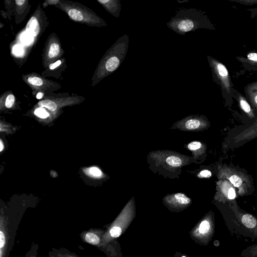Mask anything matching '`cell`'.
I'll return each instance as SVG.
<instances>
[{
  "mask_svg": "<svg viewBox=\"0 0 257 257\" xmlns=\"http://www.w3.org/2000/svg\"><path fill=\"white\" fill-rule=\"evenodd\" d=\"M194 160L193 157L169 151L152 152L148 156V162L152 170L170 177L171 175H174L175 172L179 174L183 167Z\"/></svg>",
  "mask_w": 257,
  "mask_h": 257,
  "instance_id": "obj_1",
  "label": "cell"
},
{
  "mask_svg": "<svg viewBox=\"0 0 257 257\" xmlns=\"http://www.w3.org/2000/svg\"><path fill=\"white\" fill-rule=\"evenodd\" d=\"M202 18L199 11L194 8H181L167 23V26L176 33L185 35L187 32L202 27Z\"/></svg>",
  "mask_w": 257,
  "mask_h": 257,
  "instance_id": "obj_2",
  "label": "cell"
},
{
  "mask_svg": "<svg viewBox=\"0 0 257 257\" xmlns=\"http://www.w3.org/2000/svg\"><path fill=\"white\" fill-rule=\"evenodd\" d=\"M217 170L218 179L227 180L237 189V193L239 195H244L248 193L251 183L246 174L226 164L219 165Z\"/></svg>",
  "mask_w": 257,
  "mask_h": 257,
  "instance_id": "obj_3",
  "label": "cell"
},
{
  "mask_svg": "<svg viewBox=\"0 0 257 257\" xmlns=\"http://www.w3.org/2000/svg\"><path fill=\"white\" fill-rule=\"evenodd\" d=\"M209 122L202 116L190 115L174 123L171 128L183 131L199 132L209 127Z\"/></svg>",
  "mask_w": 257,
  "mask_h": 257,
  "instance_id": "obj_4",
  "label": "cell"
},
{
  "mask_svg": "<svg viewBox=\"0 0 257 257\" xmlns=\"http://www.w3.org/2000/svg\"><path fill=\"white\" fill-rule=\"evenodd\" d=\"M215 198L219 200H232L236 197L235 187L225 179H219L216 182Z\"/></svg>",
  "mask_w": 257,
  "mask_h": 257,
  "instance_id": "obj_5",
  "label": "cell"
},
{
  "mask_svg": "<svg viewBox=\"0 0 257 257\" xmlns=\"http://www.w3.org/2000/svg\"><path fill=\"white\" fill-rule=\"evenodd\" d=\"M100 233L99 230L91 228L88 230L82 231L80 236L83 242L94 246H98L101 242Z\"/></svg>",
  "mask_w": 257,
  "mask_h": 257,
  "instance_id": "obj_6",
  "label": "cell"
},
{
  "mask_svg": "<svg viewBox=\"0 0 257 257\" xmlns=\"http://www.w3.org/2000/svg\"><path fill=\"white\" fill-rule=\"evenodd\" d=\"M164 199L168 203L180 206H186L191 202V199L182 193H176L167 195Z\"/></svg>",
  "mask_w": 257,
  "mask_h": 257,
  "instance_id": "obj_7",
  "label": "cell"
},
{
  "mask_svg": "<svg viewBox=\"0 0 257 257\" xmlns=\"http://www.w3.org/2000/svg\"><path fill=\"white\" fill-rule=\"evenodd\" d=\"M187 148L192 153L195 160L200 159L206 153V147L199 141H192L187 145Z\"/></svg>",
  "mask_w": 257,
  "mask_h": 257,
  "instance_id": "obj_8",
  "label": "cell"
},
{
  "mask_svg": "<svg viewBox=\"0 0 257 257\" xmlns=\"http://www.w3.org/2000/svg\"><path fill=\"white\" fill-rule=\"evenodd\" d=\"M103 5L105 6L106 8L110 12V13L113 14L115 17H119L120 11L121 10V4L120 1L107 0L106 3Z\"/></svg>",
  "mask_w": 257,
  "mask_h": 257,
  "instance_id": "obj_9",
  "label": "cell"
},
{
  "mask_svg": "<svg viewBox=\"0 0 257 257\" xmlns=\"http://www.w3.org/2000/svg\"><path fill=\"white\" fill-rule=\"evenodd\" d=\"M26 31L33 37L36 36L39 33V24L35 17H32L28 21L26 26Z\"/></svg>",
  "mask_w": 257,
  "mask_h": 257,
  "instance_id": "obj_10",
  "label": "cell"
},
{
  "mask_svg": "<svg viewBox=\"0 0 257 257\" xmlns=\"http://www.w3.org/2000/svg\"><path fill=\"white\" fill-rule=\"evenodd\" d=\"M241 221L243 225L249 228L254 227L256 224L255 218L248 214H245L242 217Z\"/></svg>",
  "mask_w": 257,
  "mask_h": 257,
  "instance_id": "obj_11",
  "label": "cell"
},
{
  "mask_svg": "<svg viewBox=\"0 0 257 257\" xmlns=\"http://www.w3.org/2000/svg\"><path fill=\"white\" fill-rule=\"evenodd\" d=\"M52 251L59 257H80L74 253L71 252L65 248L54 249Z\"/></svg>",
  "mask_w": 257,
  "mask_h": 257,
  "instance_id": "obj_12",
  "label": "cell"
},
{
  "mask_svg": "<svg viewBox=\"0 0 257 257\" xmlns=\"http://www.w3.org/2000/svg\"><path fill=\"white\" fill-rule=\"evenodd\" d=\"M68 14L72 20L75 21L79 22L83 19V15L82 13L75 9L69 10Z\"/></svg>",
  "mask_w": 257,
  "mask_h": 257,
  "instance_id": "obj_13",
  "label": "cell"
},
{
  "mask_svg": "<svg viewBox=\"0 0 257 257\" xmlns=\"http://www.w3.org/2000/svg\"><path fill=\"white\" fill-rule=\"evenodd\" d=\"M20 39L24 45H30L33 42L34 37L26 31L21 34Z\"/></svg>",
  "mask_w": 257,
  "mask_h": 257,
  "instance_id": "obj_14",
  "label": "cell"
},
{
  "mask_svg": "<svg viewBox=\"0 0 257 257\" xmlns=\"http://www.w3.org/2000/svg\"><path fill=\"white\" fill-rule=\"evenodd\" d=\"M39 105L41 108L46 107L51 111H54L57 109L56 104L50 100H44L39 102Z\"/></svg>",
  "mask_w": 257,
  "mask_h": 257,
  "instance_id": "obj_15",
  "label": "cell"
},
{
  "mask_svg": "<svg viewBox=\"0 0 257 257\" xmlns=\"http://www.w3.org/2000/svg\"><path fill=\"white\" fill-rule=\"evenodd\" d=\"M239 103L241 109L248 115V117L253 118L254 114L251 112L250 106L247 101L244 99H240Z\"/></svg>",
  "mask_w": 257,
  "mask_h": 257,
  "instance_id": "obj_16",
  "label": "cell"
},
{
  "mask_svg": "<svg viewBox=\"0 0 257 257\" xmlns=\"http://www.w3.org/2000/svg\"><path fill=\"white\" fill-rule=\"evenodd\" d=\"M60 52V47L57 43H52L51 44L48 52V56L50 58H52L57 56Z\"/></svg>",
  "mask_w": 257,
  "mask_h": 257,
  "instance_id": "obj_17",
  "label": "cell"
},
{
  "mask_svg": "<svg viewBox=\"0 0 257 257\" xmlns=\"http://www.w3.org/2000/svg\"><path fill=\"white\" fill-rule=\"evenodd\" d=\"M28 82L34 86H40L43 83V80L39 77L36 76H31L28 77Z\"/></svg>",
  "mask_w": 257,
  "mask_h": 257,
  "instance_id": "obj_18",
  "label": "cell"
},
{
  "mask_svg": "<svg viewBox=\"0 0 257 257\" xmlns=\"http://www.w3.org/2000/svg\"><path fill=\"white\" fill-rule=\"evenodd\" d=\"M122 230L119 226H114L111 228L109 231V234L110 237L116 238L120 236Z\"/></svg>",
  "mask_w": 257,
  "mask_h": 257,
  "instance_id": "obj_19",
  "label": "cell"
},
{
  "mask_svg": "<svg viewBox=\"0 0 257 257\" xmlns=\"http://www.w3.org/2000/svg\"><path fill=\"white\" fill-rule=\"evenodd\" d=\"M210 228L209 222L207 220L203 221L199 226V231L202 234H204L208 231Z\"/></svg>",
  "mask_w": 257,
  "mask_h": 257,
  "instance_id": "obj_20",
  "label": "cell"
},
{
  "mask_svg": "<svg viewBox=\"0 0 257 257\" xmlns=\"http://www.w3.org/2000/svg\"><path fill=\"white\" fill-rule=\"evenodd\" d=\"M217 69L220 76L222 77H226L228 75V71L225 67L221 63L217 65Z\"/></svg>",
  "mask_w": 257,
  "mask_h": 257,
  "instance_id": "obj_21",
  "label": "cell"
},
{
  "mask_svg": "<svg viewBox=\"0 0 257 257\" xmlns=\"http://www.w3.org/2000/svg\"><path fill=\"white\" fill-rule=\"evenodd\" d=\"M34 113L36 115L42 118H46L49 115L46 110L43 108H38L36 109L34 111Z\"/></svg>",
  "mask_w": 257,
  "mask_h": 257,
  "instance_id": "obj_22",
  "label": "cell"
},
{
  "mask_svg": "<svg viewBox=\"0 0 257 257\" xmlns=\"http://www.w3.org/2000/svg\"><path fill=\"white\" fill-rule=\"evenodd\" d=\"M24 50L22 46L17 44L13 48V53L16 56H20L24 54Z\"/></svg>",
  "mask_w": 257,
  "mask_h": 257,
  "instance_id": "obj_23",
  "label": "cell"
},
{
  "mask_svg": "<svg viewBox=\"0 0 257 257\" xmlns=\"http://www.w3.org/2000/svg\"><path fill=\"white\" fill-rule=\"evenodd\" d=\"M38 244H34L32 246L30 250L27 252L25 257H37Z\"/></svg>",
  "mask_w": 257,
  "mask_h": 257,
  "instance_id": "obj_24",
  "label": "cell"
},
{
  "mask_svg": "<svg viewBox=\"0 0 257 257\" xmlns=\"http://www.w3.org/2000/svg\"><path fill=\"white\" fill-rule=\"evenodd\" d=\"M211 176V172L207 169L201 170L197 174V177L199 178H209Z\"/></svg>",
  "mask_w": 257,
  "mask_h": 257,
  "instance_id": "obj_25",
  "label": "cell"
},
{
  "mask_svg": "<svg viewBox=\"0 0 257 257\" xmlns=\"http://www.w3.org/2000/svg\"><path fill=\"white\" fill-rule=\"evenodd\" d=\"M15 102V96L13 94H9L6 98V106L7 108H11Z\"/></svg>",
  "mask_w": 257,
  "mask_h": 257,
  "instance_id": "obj_26",
  "label": "cell"
},
{
  "mask_svg": "<svg viewBox=\"0 0 257 257\" xmlns=\"http://www.w3.org/2000/svg\"><path fill=\"white\" fill-rule=\"evenodd\" d=\"M90 173L93 176L99 177L101 175V171L96 167H91L89 169Z\"/></svg>",
  "mask_w": 257,
  "mask_h": 257,
  "instance_id": "obj_27",
  "label": "cell"
},
{
  "mask_svg": "<svg viewBox=\"0 0 257 257\" xmlns=\"http://www.w3.org/2000/svg\"><path fill=\"white\" fill-rule=\"evenodd\" d=\"M247 58L249 60L257 62V53H250L247 55Z\"/></svg>",
  "mask_w": 257,
  "mask_h": 257,
  "instance_id": "obj_28",
  "label": "cell"
},
{
  "mask_svg": "<svg viewBox=\"0 0 257 257\" xmlns=\"http://www.w3.org/2000/svg\"><path fill=\"white\" fill-rule=\"evenodd\" d=\"M61 63V61L60 60H58L56 62L54 63L53 64H52L50 66L49 68L50 69H54L56 67L59 66Z\"/></svg>",
  "mask_w": 257,
  "mask_h": 257,
  "instance_id": "obj_29",
  "label": "cell"
},
{
  "mask_svg": "<svg viewBox=\"0 0 257 257\" xmlns=\"http://www.w3.org/2000/svg\"><path fill=\"white\" fill-rule=\"evenodd\" d=\"M15 2L17 4V5L22 6L25 2V0H16V1H15Z\"/></svg>",
  "mask_w": 257,
  "mask_h": 257,
  "instance_id": "obj_30",
  "label": "cell"
},
{
  "mask_svg": "<svg viewBox=\"0 0 257 257\" xmlns=\"http://www.w3.org/2000/svg\"><path fill=\"white\" fill-rule=\"evenodd\" d=\"M43 96V94L42 92H39L37 94L36 97L37 99H40L42 98Z\"/></svg>",
  "mask_w": 257,
  "mask_h": 257,
  "instance_id": "obj_31",
  "label": "cell"
},
{
  "mask_svg": "<svg viewBox=\"0 0 257 257\" xmlns=\"http://www.w3.org/2000/svg\"><path fill=\"white\" fill-rule=\"evenodd\" d=\"M49 257H59L55 253H54L52 251H50L49 253Z\"/></svg>",
  "mask_w": 257,
  "mask_h": 257,
  "instance_id": "obj_32",
  "label": "cell"
},
{
  "mask_svg": "<svg viewBox=\"0 0 257 257\" xmlns=\"http://www.w3.org/2000/svg\"><path fill=\"white\" fill-rule=\"evenodd\" d=\"M0 151L2 152L4 149V144L2 140L0 141Z\"/></svg>",
  "mask_w": 257,
  "mask_h": 257,
  "instance_id": "obj_33",
  "label": "cell"
},
{
  "mask_svg": "<svg viewBox=\"0 0 257 257\" xmlns=\"http://www.w3.org/2000/svg\"><path fill=\"white\" fill-rule=\"evenodd\" d=\"M254 102L257 104V95L254 98Z\"/></svg>",
  "mask_w": 257,
  "mask_h": 257,
  "instance_id": "obj_34",
  "label": "cell"
},
{
  "mask_svg": "<svg viewBox=\"0 0 257 257\" xmlns=\"http://www.w3.org/2000/svg\"><path fill=\"white\" fill-rule=\"evenodd\" d=\"M182 257H185V256H183Z\"/></svg>",
  "mask_w": 257,
  "mask_h": 257,
  "instance_id": "obj_35",
  "label": "cell"
}]
</instances>
